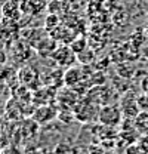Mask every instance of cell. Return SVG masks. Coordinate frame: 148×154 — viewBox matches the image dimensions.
I'll list each match as a JSON object with an SVG mask.
<instances>
[{
    "instance_id": "cell-18",
    "label": "cell",
    "mask_w": 148,
    "mask_h": 154,
    "mask_svg": "<svg viewBox=\"0 0 148 154\" xmlns=\"http://www.w3.org/2000/svg\"><path fill=\"white\" fill-rule=\"evenodd\" d=\"M138 144H139V147L148 154V135H141L139 138H138V141H136Z\"/></svg>"
},
{
    "instance_id": "cell-19",
    "label": "cell",
    "mask_w": 148,
    "mask_h": 154,
    "mask_svg": "<svg viewBox=\"0 0 148 154\" xmlns=\"http://www.w3.org/2000/svg\"><path fill=\"white\" fill-rule=\"evenodd\" d=\"M105 154H120V153H119L116 148H113V150H107V151H105Z\"/></svg>"
},
{
    "instance_id": "cell-14",
    "label": "cell",
    "mask_w": 148,
    "mask_h": 154,
    "mask_svg": "<svg viewBox=\"0 0 148 154\" xmlns=\"http://www.w3.org/2000/svg\"><path fill=\"white\" fill-rule=\"evenodd\" d=\"M70 46H71V49H73L76 54H80L82 51H85L86 48H88V43H86V38H74L73 42L70 43Z\"/></svg>"
},
{
    "instance_id": "cell-22",
    "label": "cell",
    "mask_w": 148,
    "mask_h": 154,
    "mask_svg": "<svg viewBox=\"0 0 148 154\" xmlns=\"http://www.w3.org/2000/svg\"><path fill=\"white\" fill-rule=\"evenodd\" d=\"M147 2H148V0H147Z\"/></svg>"
},
{
    "instance_id": "cell-5",
    "label": "cell",
    "mask_w": 148,
    "mask_h": 154,
    "mask_svg": "<svg viewBox=\"0 0 148 154\" xmlns=\"http://www.w3.org/2000/svg\"><path fill=\"white\" fill-rule=\"evenodd\" d=\"M120 108L123 111V116L128 119H135L141 113V108L138 105V99L133 94H125L120 99Z\"/></svg>"
},
{
    "instance_id": "cell-9",
    "label": "cell",
    "mask_w": 148,
    "mask_h": 154,
    "mask_svg": "<svg viewBox=\"0 0 148 154\" xmlns=\"http://www.w3.org/2000/svg\"><path fill=\"white\" fill-rule=\"evenodd\" d=\"M58 110L54 108L52 105H42V107H39L37 110L33 111V119L36 120L37 123H40V125H43V123H48V122H51L54 117L58 116Z\"/></svg>"
},
{
    "instance_id": "cell-4",
    "label": "cell",
    "mask_w": 148,
    "mask_h": 154,
    "mask_svg": "<svg viewBox=\"0 0 148 154\" xmlns=\"http://www.w3.org/2000/svg\"><path fill=\"white\" fill-rule=\"evenodd\" d=\"M52 59L56 62L58 67L61 68H70L73 67L77 61V54L71 49L70 45H59L55 54L52 55Z\"/></svg>"
},
{
    "instance_id": "cell-21",
    "label": "cell",
    "mask_w": 148,
    "mask_h": 154,
    "mask_svg": "<svg viewBox=\"0 0 148 154\" xmlns=\"http://www.w3.org/2000/svg\"><path fill=\"white\" fill-rule=\"evenodd\" d=\"M2 21H3V17H2V14H0V24H2Z\"/></svg>"
},
{
    "instance_id": "cell-6",
    "label": "cell",
    "mask_w": 148,
    "mask_h": 154,
    "mask_svg": "<svg viewBox=\"0 0 148 154\" xmlns=\"http://www.w3.org/2000/svg\"><path fill=\"white\" fill-rule=\"evenodd\" d=\"M0 14L3 19H9V21H17L18 22L21 15L24 14L21 9V2L19 0H8L6 3H3Z\"/></svg>"
},
{
    "instance_id": "cell-8",
    "label": "cell",
    "mask_w": 148,
    "mask_h": 154,
    "mask_svg": "<svg viewBox=\"0 0 148 154\" xmlns=\"http://www.w3.org/2000/svg\"><path fill=\"white\" fill-rule=\"evenodd\" d=\"M58 42L51 36H46L39 45L36 46L37 52L42 58H52V55L55 54V51L58 49Z\"/></svg>"
},
{
    "instance_id": "cell-13",
    "label": "cell",
    "mask_w": 148,
    "mask_h": 154,
    "mask_svg": "<svg viewBox=\"0 0 148 154\" xmlns=\"http://www.w3.org/2000/svg\"><path fill=\"white\" fill-rule=\"evenodd\" d=\"M48 5H49L48 0H30V11L34 14H39L40 11L46 9Z\"/></svg>"
},
{
    "instance_id": "cell-1",
    "label": "cell",
    "mask_w": 148,
    "mask_h": 154,
    "mask_svg": "<svg viewBox=\"0 0 148 154\" xmlns=\"http://www.w3.org/2000/svg\"><path fill=\"white\" fill-rule=\"evenodd\" d=\"M123 111L120 108V105L117 104H107V105H102L99 107V111H98V123L101 125H105V126H119L122 125V119H123Z\"/></svg>"
},
{
    "instance_id": "cell-2",
    "label": "cell",
    "mask_w": 148,
    "mask_h": 154,
    "mask_svg": "<svg viewBox=\"0 0 148 154\" xmlns=\"http://www.w3.org/2000/svg\"><path fill=\"white\" fill-rule=\"evenodd\" d=\"M98 111H99V107L96 104H93L92 101H89L86 96L83 99H80L74 105L76 119L83 122V123H89L92 120H98Z\"/></svg>"
},
{
    "instance_id": "cell-11",
    "label": "cell",
    "mask_w": 148,
    "mask_h": 154,
    "mask_svg": "<svg viewBox=\"0 0 148 154\" xmlns=\"http://www.w3.org/2000/svg\"><path fill=\"white\" fill-rule=\"evenodd\" d=\"M135 128L141 135H148V111H141L133 119Z\"/></svg>"
},
{
    "instance_id": "cell-10",
    "label": "cell",
    "mask_w": 148,
    "mask_h": 154,
    "mask_svg": "<svg viewBox=\"0 0 148 154\" xmlns=\"http://www.w3.org/2000/svg\"><path fill=\"white\" fill-rule=\"evenodd\" d=\"M18 77L24 85L30 86L31 83H37L39 74H37V71L34 70V68H31V67H24V68H21Z\"/></svg>"
},
{
    "instance_id": "cell-3",
    "label": "cell",
    "mask_w": 148,
    "mask_h": 154,
    "mask_svg": "<svg viewBox=\"0 0 148 154\" xmlns=\"http://www.w3.org/2000/svg\"><path fill=\"white\" fill-rule=\"evenodd\" d=\"M114 91L105 86V85H96L89 88L86 98L89 101H92L93 104H96L98 107H102V105H107V104H114L116 98H114Z\"/></svg>"
},
{
    "instance_id": "cell-20",
    "label": "cell",
    "mask_w": 148,
    "mask_h": 154,
    "mask_svg": "<svg viewBox=\"0 0 148 154\" xmlns=\"http://www.w3.org/2000/svg\"><path fill=\"white\" fill-rule=\"evenodd\" d=\"M144 31H145V34L148 36V21L145 22V27H144Z\"/></svg>"
},
{
    "instance_id": "cell-15",
    "label": "cell",
    "mask_w": 148,
    "mask_h": 154,
    "mask_svg": "<svg viewBox=\"0 0 148 154\" xmlns=\"http://www.w3.org/2000/svg\"><path fill=\"white\" fill-rule=\"evenodd\" d=\"M105 147L101 144V141L99 142H96V141H93L91 142L89 145H88V154H105Z\"/></svg>"
},
{
    "instance_id": "cell-7",
    "label": "cell",
    "mask_w": 148,
    "mask_h": 154,
    "mask_svg": "<svg viewBox=\"0 0 148 154\" xmlns=\"http://www.w3.org/2000/svg\"><path fill=\"white\" fill-rule=\"evenodd\" d=\"M85 71H83V68L82 67H70V68H67V71L64 73V85L67 86V88H76L77 85H80L82 82H85Z\"/></svg>"
},
{
    "instance_id": "cell-17",
    "label": "cell",
    "mask_w": 148,
    "mask_h": 154,
    "mask_svg": "<svg viewBox=\"0 0 148 154\" xmlns=\"http://www.w3.org/2000/svg\"><path fill=\"white\" fill-rule=\"evenodd\" d=\"M136 99H138V105H139L141 111H148V92L139 95Z\"/></svg>"
},
{
    "instance_id": "cell-12",
    "label": "cell",
    "mask_w": 148,
    "mask_h": 154,
    "mask_svg": "<svg viewBox=\"0 0 148 154\" xmlns=\"http://www.w3.org/2000/svg\"><path fill=\"white\" fill-rule=\"evenodd\" d=\"M59 25H61L59 17H58L56 14H49V15L46 17V19H45V27H43V28L46 30V33H52Z\"/></svg>"
},
{
    "instance_id": "cell-16",
    "label": "cell",
    "mask_w": 148,
    "mask_h": 154,
    "mask_svg": "<svg viewBox=\"0 0 148 154\" xmlns=\"http://www.w3.org/2000/svg\"><path fill=\"white\" fill-rule=\"evenodd\" d=\"M125 154H147V153L139 147L138 142H133V144H130V145H128L125 148Z\"/></svg>"
}]
</instances>
